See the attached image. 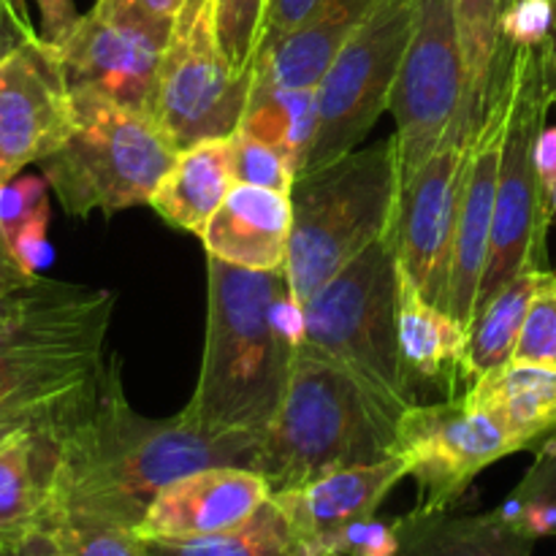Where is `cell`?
<instances>
[{
  "mask_svg": "<svg viewBox=\"0 0 556 556\" xmlns=\"http://www.w3.org/2000/svg\"><path fill=\"white\" fill-rule=\"evenodd\" d=\"M60 465L43 525H109L139 530L157 492L206 467H250L261 434L215 432L185 413L147 418L123 391L119 358H109L96 402L58 432Z\"/></svg>",
  "mask_w": 556,
  "mask_h": 556,
  "instance_id": "1",
  "label": "cell"
},
{
  "mask_svg": "<svg viewBox=\"0 0 556 556\" xmlns=\"http://www.w3.org/2000/svg\"><path fill=\"white\" fill-rule=\"evenodd\" d=\"M206 337L199 383L182 413L215 432L264 434L291 378L299 334L286 271L206 258Z\"/></svg>",
  "mask_w": 556,
  "mask_h": 556,
  "instance_id": "2",
  "label": "cell"
},
{
  "mask_svg": "<svg viewBox=\"0 0 556 556\" xmlns=\"http://www.w3.org/2000/svg\"><path fill=\"white\" fill-rule=\"evenodd\" d=\"M396 421L334 364L296 348L280 407L261 434L253 470L271 494L345 467L394 456Z\"/></svg>",
  "mask_w": 556,
  "mask_h": 556,
  "instance_id": "3",
  "label": "cell"
},
{
  "mask_svg": "<svg viewBox=\"0 0 556 556\" xmlns=\"http://www.w3.org/2000/svg\"><path fill=\"white\" fill-rule=\"evenodd\" d=\"M400 261L394 233L369 244L299 307V348L351 375L400 424L416 405L400 353Z\"/></svg>",
  "mask_w": 556,
  "mask_h": 556,
  "instance_id": "4",
  "label": "cell"
},
{
  "mask_svg": "<svg viewBox=\"0 0 556 556\" xmlns=\"http://www.w3.org/2000/svg\"><path fill=\"white\" fill-rule=\"evenodd\" d=\"M396 206L400 161L394 136L299 174L291 188L293 220L282 266L293 304L302 307L369 244L394 231Z\"/></svg>",
  "mask_w": 556,
  "mask_h": 556,
  "instance_id": "5",
  "label": "cell"
},
{
  "mask_svg": "<svg viewBox=\"0 0 556 556\" xmlns=\"http://www.w3.org/2000/svg\"><path fill=\"white\" fill-rule=\"evenodd\" d=\"M74 109L71 136L38 163L63 210L87 217L150 204L179 152L161 125L90 90H74Z\"/></svg>",
  "mask_w": 556,
  "mask_h": 556,
  "instance_id": "6",
  "label": "cell"
},
{
  "mask_svg": "<svg viewBox=\"0 0 556 556\" xmlns=\"http://www.w3.org/2000/svg\"><path fill=\"white\" fill-rule=\"evenodd\" d=\"M510 60V128L505 139L503 172L494 204L492 237H489L486 266L478 288L476 315L525 271L548 269L546 233L552 226V201L543 193L535 166V144L546 128L552 90L543 65V47H508ZM472 315V318H476Z\"/></svg>",
  "mask_w": 556,
  "mask_h": 556,
  "instance_id": "7",
  "label": "cell"
},
{
  "mask_svg": "<svg viewBox=\"0 0 556 556\" xmlns=\"http://www.w3.org/2000/svg\"><path fill=\"white\" fill-rule=\"evenodd\" d=\"M253 79L255 71H237L223 49L215 0H188L163 54L152 119L177 150L231 136Z\"/></svg>",
  "mask_w": 556,
  "mask_h": 556,
  "instance_id": "8",
  "label": "cell"
},
{
  "mask_svg": "<svg viewBox=\"0 0 556 556\" xmlns=\"http://www.w3.org/2000/svg\"><path fill=\"white\" fill-rule=\"evenodd\" d=\"M418 0H380L315 87L318 130L304 172L356 150L391 109L396 76L416 27Z\"/></svg>",
  "mask_w": 556,
  "mask_h": 556,
  "instance_id": "9",
  "label": "cell"
},
{
  "mask_svg": "<svg viewBox=\"0 0 556 556\" xmlns=\"http://www.w3.org/2000/svg\"><path fill=\"white\" fill-rule=\"evenodd\" d=\"M462 103L465 58L454 0H418L416 27L391 96L400 190L443 144Z\"/></svg>",
  "mask_w": 556,
  "mask_h": 556,
  "instance_id": "10",
  "label": "cell"
},
{
  "mask_svg": "<svg viewBox=\"0 0 556 556\" xmlns=\"http://www.w3.org/2000/svg\"><path fill=\"white\" fill-rule=\"evenodd\" d=\"M525 451L503 424L465 400L416 402L396 424L394 456H402L418 489V514H443L462 500L478 472Z\"/></svg>",
  "mask_w": 556,
  "mask_h": 556,
  "instance_id": "11",
  "label": "cell"
},
{
  "mask_svg": "<svg viewBox=\"0 0 556 556\" xmlns=\"http://www.w3.org/2000/svg\"><path fill=\"white\" fill-rule=\"evenodd\" d=\"M174 22L130 0H96L60 43L71 87L152 114Z\"/></svg>",
  "mask_w": 556,
  "mask_h": 556,
  "instance_id": "12",
  "label": "cell"
},
{
  "mask_svg": "<svg viewBox=\"0 0 556 556\" xmlns=\"http://www.w3.org/2000/svg\"><path fill=\"white\" fill-rule=\"evenodd\" d=\"M470 114L459 112L443 144L402 185L394 220V248L400 269L424 299L451 313V264L456 223L465 190L467 157L478 130Z\"/></svg>",
  "mask_w": 556,
  "mask_h": 556,
  "instance_id": "13",
  "label": "cell"
},
{
  "mask_svg": "<svg viewBox=\"0 0 556 556\" xmlns=\"http://www.w3.org/2000/svg\"><path fill=\"white\" fill-rule=\"evenodd\" d=\"M103 369L106 340L0 345V438L68 427L96 402Z\"/></svg>",
  "mask_w": 556,
  "mask_h": 556,
  "instance_id": "14",
  "label": "cell"
},
{
  "mask_svg": "<svg viewBox=\"0 0 556 556\" xmlns=\"http://www.w3.org/2000/svg\"><path fill=\"white\" fill-rule=\"evenodd\" d=\"M74 125V90L60 47L33 33L0 71V185L52 155Z\"/></svg>",
  "mask_w": 556,
  "mask_h": 556,
  "instance_id": "15",
  "label": "cell"
},
{
  "mask_svg": "<svg viewBox=\"0 0 556 556\" xmlns=\"http://www.w3.org/2000/svg\"><path fill=\"white\" fill-rule=\"evenodd\" d=\"M510 98H514V87H510L508 49L500 47L486 112L472 136L470 157H467L465 190H462L459 223H456L454 264H451V315L465 329H470L472 315H476L478 288H481L483 266H486L505 139H508L510 128Z\"/></svg>",
  "mask_w": 556,
  "mask_h": 556,
  "instance_id": "16",
  "label": "cell"
},
{
  "mask_svg": "<svg viewBox=\"0 0 556 556\" xmlns=\"http://www.w3.org/2000/svg\"><path fill=\"white\" fill-rule=\"evenodd\" d=\"M269 500V483L250 467H206L157 492L136 532L155 541L217 535L248 525Z\"/></svg>",
  "mask_w": 556,
  "mask_h": 556,
  "instance_id": "17",
  "label": "cell"
},
{
  "mask_svg": "<svg viewBox=\"0 0 556 556\" xmlns=\"http://www.w3.org/2000/svg\"><path fill=\"white\" fill-rule=\"evenodd\" d=\"M402 478H407L405 459L389 456L372 465L329 472L288 492H277L271 494V503L291 527L302 556L309 546L337 535L345 527L372 519Z\"/></svg>",
  "mask_w": 556,
  "mask_h": 556,
  "instance_id": "18",
  "label": "cell"
},
{
  "mask_svg": "<svg viewBox=\"0 0 556 556\" xmlns=\"http://www.w3.org/2000/svg\"><path fill=\"white\" fill-rule=\"evenodd\" d=\"M114 293L38 277L0 299V345L14 342H103Z\"/></svg>",
  "mask_w": 556,
  "mask_h": 556,
  "instance_id": "19",
  "label": "cell"
},
{
  "mask_svg": "<svg viewBox=\"0 0 556 556\" xmlns=\"http://www.w3.org/2000/svg\"><path fill=\"white\" fill-rule=\"evenodd\" d=\"M291 195L237 182L199 233L210 258L239 269L277 271L291 239Z\"/></svg>",
  "mask_w": 556,
  "mask_h": 556,
  "instance_id": "20",
  "label": "cell"
},
{
  "mask_svg": "<svg viewBox=\"0 0 556 556\" xmlns=\"http://www.w3.org/2000/svg\"><path fill=\"white\" fill-rule=\"evenodd\" d=\"M58 465V432L22 429L0 438V556L16 554L41 530Z\"/></svg>",
  "mask_w": 556,
  "mask_h": 556,
  "instance_id": "21",
  "label": "cell"
},
{
  "mask_svg": "<svg viewBox=\"0 0 556 556\" xmlns=\"http://www.w3.org/2000/svg\"><path fill=\"white\" fill-rule=\"evenodd\" d=\"M396 324H400L402 364L410 389L416 394L418 386L434 389L443 394V400L459 396L456 386L465 380L467 329L448 309L427 302L402 269Z\"/></svg>",
  "mask_w": 556,
  "mask_h": 556,
  "instance_id": "22",
  "label": "cell"
},
{
  "mask_svg": "<svg viewBox=\"0 0 556 556\" xmlns=\"http://www.w3.org/2000/svg\"><path fill=\"white\" fill-rule=\"evenodd\" d=\"M380 0H324L296 30L255 54V76L280 87H318Z\"/></svg>",
  "mask_w": 556,
  "mask_h": 556,
  "instance_id": "23",
  "label": "cell"
},
{
  "mask_svg": "<svg viewBox=\"0 0 556 556\" xmlns=\"http://www.w3.org/2000/svg\"><path fill=\"white\" fill-rule=\"evenodd\" d=\"M394 525L396 556H532L538 541L503 508L476 516L410 510Z\"/></svg>",
  "mask_w": 556,
  "mask_h": 556,
  "instance_id": "24",
  "label": "cell"
},
{
  "mask_svg": "<svg viewBox=\"0 0 556 556\" xmlns=\"http://www.w3.org/2000/svg\"><path fill=\"white\" fill-rule=\"evenodd\" d=\"M233 185L231 136L206 139L177 152V161L152 193L150 206L168 226L199 237Z\"/></svg>",
  "mask_w": 556,
  "mask_h": 556,
  "instance_id": "25",
  "label": "cell"
},
{
  "mask_svg": "<svg viewBox=\"0 0 556 556\" xmlns=\"http://www.w3.org/2000/svg\"><path fill=\"white\" fill-rule=\"evenodd\" d=\"M462 400L497 418L525 448L556 429V372L508 362L467 386Z\"/></svg>",
  "mask_w": 556,
  "mask_h": 556,
  "instance_id": "26",
  "label": "cell"
},
{
  "mask_svg": "<svg viewBox=\"0 0 556 556\" xmlns=\"http://www.w3.org/2000/svg\"><path fill=\"white\" fill-rule=\"evenodd\" d=\"M239 128L277 147L291 161L296 174H302L313 150L315 130H318L315 87H307V90L280 87L255 76Z\"/></svg>",
  "mask_w": 556,
  "mask_h": 556,
  "instance_id": "27",
  "label": "cell"
},
{
  "mask_svg": "<svg viewBox=\"0 0 556 556\" xmlns=\"http://www.w3.org/2000/svg\"><path fill=\"white\" fill-rule=\"evenodd\" d=\"M543 271H525L516 280H510L481 313L472 318L467 329V362H465V383H476L483 375L505 367L514 362L516 345H519L521 329H525L527 309L532 296L543 280Z\"/></svg>",
  "mask_w": 556,
  "mask_h": 556,
  "instance_id": "28",
  "label": "cell"
},
{
  "mask_svg": "<svg viewBox=\"0 0 556 556\" xmlns=\"http://www.w3.org/2000/svg\"><path fill=\"white\" fill-rule=\"evenodd\" d=\"M141 556H299V546L291 527L269 500L239 530L188 538V541L141 538Z\"/></svg>",
  "mask_w": 556,
  "mask_h": 556,
  "instance_id": "29",
  "label": "cell"
},
{
  "mask_svg": "<svg viewBox=\"0 0 556 556\" xmlns=\"http://www.w3.org/2000/svg\"><path fill=\"white\" fill-rule=\"evenodd\" d=\"M503 9L505 0H454L462 58H465V103L459 112L470 114L476 123L483 119L489 90H492Z\"/></svg>",
  "mask_w": 556,
  "mask_h": 556,
  "instance_id": "30",
  "label": "cell"
},
{
  "mask_svg": "<svg viewBox=\"0 0 556 556\" xmlns=\"http://www.w3.org/2000/svg\"><path fill=\"white\" fill-rule=\"evenodd\" d=\"M503 510L532 538H556V429L541 445Z\"/></svg>",
  "mask_w": 556,
  "mask_h": 556,
  "instance_id": "31",
  "label": "cell"
},
{
  "mask_svg": "<svg viewBox=\"0 0 556 556\" xmlns=\"http://www.w3.org/2000/svg\"><path fill=\"white\" fill-rule=\"evenodd\" d=\"M514 362L556 372V269L543 271L541 286L527 309Z\"/></svg>",
  "mask_w": 556,
  "mask_h": 556,
  "instance_id": "32",
  "label": "cell"
},
{
  "mask_svg": "<svg viewBox=\"0 0 556 556\" xmlns=\"http://www.w3.org/2000/svg\"><path fill=\"white\" fill-rule=\"evenodd\" d=\"M233 144V174L237 182L258 185V188L277 190V193L291 195L293 182H296V168L291 166L286 155L269 141L237 128L231 134Z\"/></svg>",
  "mask_w": 556,
  "mask_h": 556,
  "instance_id": "33",
  "label": "cell"
},
{
  "mask_svg": "<svg viewBox=\"0 0 556 556\" xmlns=\"http://www.w3.org/2000/svg\"><path fill=\"white\" fill-rule=\"evenodd\" d=\"M217 3V33L228 60L237 71H255L261 30L269 0H215Z\"/></svg>",
  "mask_w": 556,
  "mask_h": 556,
  "instance_id": "34",
  "label": "cell"
},
{
  "mask_svg": "<svg viewBox=\"0 0 556 556\" xmlns=\"http://www.w3.org/2000/svg\"><path fill=\"white\" fill-rule=\"evenodd\" d=\"M65 556H141L136 530L109 525H47L41 527Z\"/></svg>",
  "mask_w": 556,
  "mask_h": 556,
  "instance_id": "35",
  "label": "cell"
},
{
  "mask_svg": "<svg viewBox=\"0 0 556 556\" xmlns=\"http://www.w3.org/2000/svg\"><path fill=\"white\" fill-rule=\"evenodd\" d=\"M396 552H400L396 525L372 516L315 543L307 552H302V556H396Z\"/></svg>",
  "mask_w": 556,
  "mask_h": 556,
  "instance_id": "36",
  "label": "cell"
},
{
  "mask_svg": "<svg viewBox=\"0 0 556 556\" xmlns=\"http://www.w3.org/2000/svg\"><path fill=\"white\" fill-rule=\"evenodd\" d=\"M556 30V0H508L500 16V43L543 47Z\"/></svg>",
  "mask_w": 556,
  "mask_h": 556,
  "instance_id": "37",
  "label": "cell"
},
{
  "mask_svg": "<svg viewBox=\"0 0 556 556\" xmlns=\"http://www.w3.org/2000/svg\"><path fill=\"white\" fill-rule=\"evenodd\" d=\"M43 206H49V182L43 174L41 177H14L0 185V228L5 239Z\"/></svg>",
  "mask_w": 556,
  "mask_h": 556,
  "instance_id": "38",
  "label": "cell"
},
{
  "mask_svg": "<svg viewBox=\"0 0 556 556\" xmlns=\"http://www.w3.org/2000/svg\"><path fill=\"white\" fill-rule=\"evenodd\" d=\"M324 0H269L264 16V30H261V49L271 47L275 41H280L282 36H288L291 30H296L309 14H313Z\"/></svg>",
  "mask_w": 556,
  "mask_h": 556,
  "instance_id": "39",
  "label": "cell"
},
{
  "mask_svg": "<svg viewBox=\"0 0 556 556\" xmlns=\"http://www.w3.org/2000/svg\"><path fill=\"white\" fill-rule=\"evenodd\" d=\"M36 5L41 14V38L60 47L81 16L76 11V3L74 0H36Z\"/></svg>",
  "mask_w": 556,
  "mask_h": 556,
  "instance_id": "40",
  "label": "cell"
},
{
  "mask_svg": "<svg viewBox=\"0 0 556 556\" xmlns=\"http://www.w3.org/2000/svg\"><path fill=\"white\" fill-rule=\"evenodd\" d=\"M33 33L36 27L30 25L27 9L16 5L14 0H0V71H3L9 54Z\"/></svg>",
  "mask_w": 556,
  "mask_h": 556,
  "instance_id": "41",
  "label": "cell"
},
{
  "mask_svg": "<svg viewBox=\"0 0 556 556\" xmlns=\"http://www.w3.org/2000/svg\"><path fill=\"white\" fill-rule=\"evenodd\" d=\"M36 280L38 277L27 275V271L22 269L20 261L14 258L9 239H5L3 228H0V299L11 296V293L22 291V288L33 286Z\"/></svg>",
  "mask_w": 556,
  "mask_h": 556,
  "instance_id": "42",
  "label": "cell"
},
{
  "mask_svg": "<svg viewBox=\"0 0 556 556\" xmlns=\"http://www.w3.org/2000/svg\"><path fill=\"white\" fill-rule=\"evenodd\" d=\"M535 166H538V177H541V185H543V193L548 195V201H554V193H556V125H552V128H543L541 136H538Z\"/></svg>",
  "mask_w": 556,
  "mask_h": 556,
  "instance_id": "43",
  "label": "cell"
},
{
  "mask_svg": "<svg viewBox=\"0 0 556 556\" xmlns=\"http://www.w3.org/2000/svg\"><path fill=\"white\" fill-rule=\"evenodd\" d=\"M11 556H65V554L60 552V546L47 535V532L38 530L36 535H33L30 541L20 548V552L11 554Z\"/></svg>",
  "mask_w": 556,
  "mask_h": 556,
  "instance_id": "44",
  "label": "cell"
},
{
  "mask_svg": "<svg viewBox=\"0 0 556 556\" xmlns=\"http://www.w3.org/2000/svg\"><path fill=\"white\" fill-rule=\"evenodd\" d=\"M130 3L141 5L144 11L155 16H166V20H177V14L182 11V5L188 0H130Z\"/></svg>",
  "mask_w": 556,
  "mask_h": 556,
  "instance_id": "45",
  "label": "cell"
},
{
  "mask_svg": "<svg viewBox=\"0 0 556 556\" xmlns=\"http://www.w3.org/2000/svg\"><path fill=\"white\" fill-rule=\"evenodd\" d=\"M543 65H546V81L552 90V101L556 103V30L546 43H543Z\"/></svg>",
  "mask_w": 556,
  "mask_h": 556,
  "instance_id": "46",
  "label": "cell"
},
{
  "mask_svg": "<svg viewBox=\"0 0 556 556\" xmlns=\"http://www.w3.org/2000/svg\"><path fill=\"white\" fill-rule=\"evenodd\" d=\"M552 212H554V217H556V193H554V201H552Z\"/></svg>",
  "mask_w": 556,
  "mask_h": 556,
  "instance_id": "47",
  "label": "cell"
},
{
  "mask_svg": "<svg viewBox=\"0 0 556 556\" xmlns=\"http://www.w3.org/2000/svg\"><path fill=\"white\" fill-rule=\"evenodd\" d=\"M14 3H16V5H22V9H27V5H25V0H14Z\"/></svg>",
  "mask_w": 556,
  "mask_h": 556,
  "instance_id": "48",
  "label": "cell"
},
{
  "mask_svg": "<svg viewBox=\"0 0 556 556\" xmlns=\"http://www.w3.org/2000/svg\"><path fill=\"white\" fill-rule=\"evenodd\" d=\"M505 3H508V0H505Z\"/></svg>",
  "mask_w": 556,
  "mask_h": 556,
  "instance_id": "49",
  "label": "cell"
}]
</instances>
